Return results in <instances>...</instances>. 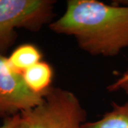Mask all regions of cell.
I'll use <instances>...</instances> for the list:
<instances>
[{"label": "cell", "mask_w": 128, "mask_h": 128, "mask_svg": "<svg viewBox=\"0 0 128 128\" xmlns=\"http://www.w3.org/2000/svg\"><path fill=\"white\" fill-rule=\"evenodd\" d=\"M51 31L73 36L79 47L93 56H115L128 48V5L96 0H70Z\"/></svg>", "instance_id": "6da1fadb"}, {"label": "cell", "mask_w": 128, "mask_h": 128, "mask_svg": "<svg viewBox=\"0 0 128 128\" xmlns=\"http://www.w3.org/2000/svg\"><path fill=\"white\" fill-rule=\"evenodd\" d=\"M27 128H82L87 112L76 96L60 88H50L36 107L20 112Z\"/></svg>", "instance_id": "7a4b0ae2"}, {"label": "cell", "mask_w": 128, "mask_h": 128, "mask_svg": "<svg viewBox=\"0 0 128 128\" xmlns=\"http://www.w3.org/2000/svg\"><path fill=\"white\" fill-rule=\"evenodd\" d=\"M54 1L0 0V51L7 49L15 38V29L37 31L52 16Z\"/></svg>", "instance_id": "3957f363"}, {"label": "cell", "mask_w": 128, "mask_h": 128, "mask_svg": "<svg viewBox=\"0 0 128 128\" xmlns=\"http://www.w3.org/2000/svg\"><path fill=\"white\" fill-rule=\"evenodd\" d=\"M43 100V95L32 91L22 74L12 68L8 58L0 54V117L6 118L32 109Z\"/></svg>", "instance_id": "277c9868"}, {"label": "cell", "mask_w": 128, "mask_h": 128, "mask_svg": "<svg viewBox=\"0 0 128 128\" xmlns=\"http://www.w3.org/2000/svg\"><path fill=\"white\" fill-rule=\"evenodd\" d=\"M22 76L25 83L32 91L43 95L50 88L53 70L49 64L40 61L28 68Z\"/></svg>", "instance_id": "5b68a950"}, {"label": "cell", "mask_w": 128, "mask_h": 128, "mask_svg": "<svg viewBox=\"0 0 128 128\" xmlns=\"http://www.w3.org/2000/svg\"><path fill=\"white\" fill-rule=\"evenodd\" d=\"M112 107L100 119L86 122L82 128H128V100L123 104L113 102Z\"/></svg>", "instance_id": "8992f818"}, {"label": "cell", "mask_w": 128, "mask_h": 128, "mask_svg": "<svg viewBox=\"0 0 128 128\" xmlns=\"http://www.w3.org/2000/svg\"><path fill=\"white\" fill-rule=\"evenodd\" d=\"M42 55L36 46L26 44L17 47L8 58L11 67L20 74L41 61Z\"/></svg>", "instance_id": "52a82bcc"}, {"label": "cell", "mask_w": 128, "mask_h": 128, "mask_svg": "<svg viewBox=\"0 0 128 128\" xmlns=\"http://www.w3.org/2000/svg\"><path fill=\"white\" fill-rule=\"evenodd\" d=\"M21 114L18 113L5 118L4 122L0 124V128H17L21 122Z\"/></svg>", "instance_id": "ba28073f"}, {"label": "cell", "mask_w": 128, "mask_h": 128, "mask_svg": "<svg viewBox=\"0 0 128 128\" xmlns=\"http://www.w3.org/2000/svg\"><path fill=\"white\" fill-rule=\"evenodd\" d=\"M108 90L110 92L118 91L120 90H122L128 95V80L118 84L112 82L110 86L108 87Z\"/></svg>", "instance_id": "9c48e42d"}, {"label": "cell", "mask_w": 128, "mask_h": 128, "mask_svg": "<svg viewBox=\"0 0 128 128\" xmlns=\"http://www.w3.org/2000/svg\"><path fill=\"white\" fill-rule=\"evenodd\" d=\"M128 69L124 72V73L121 76V77H120L117 80H115L114 83H122V82H125V81H128Z\"/></svg>", "instance_id": "30bf717a"}, {"label": "cell", "mask_w": 128, "mask_h": 128, "mask_svg": "<svg viewBox=\"0 0 128 128\" xmlns=\"http://www.w3.org/2000/svg\"><path fill=\"white\" fill-rule=\"evenodd\" d=\"M17 128H26V125L24 124V123L22 122V120H21V122H20V124L18 125Z\"/></svg>", "instance_id": "8fae6325"}]
</instances>
